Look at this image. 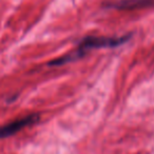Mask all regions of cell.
I'll return each instance as SVG.
<instances>
[{"instance_id":"cell-3","label":"cell","mask_w":154,"mask_h":154,"mask_svg":"<svg viewBox=\"0 0 154 154\" xmlns=\"http://www.w3.org/2000/svg\"><path fill=\"white\" fill-rule=\"evenodd\" d=\"M148 0H122L115 3L108 5V7L114 8L118 10H130V9H136V8H141L148 5Z\"/></svg>"},{"instance_id":"cell-2","label":"cell","mask_w":154,"mask_h":154,"mask_svg":"<svg viewBox=\"0 0 154 154\" xmlns=\"http://www.w3.org/2000/svg\"><path fill=\"white\" fill-rule=\"evenodd\" d=\"M38 120V114H31V115L24 116V117H21L19 119H16L14 122H10V124L0 127V138L12 136V135L19 132L20 130H22L23 128H26V127L31 126V125L36 124Z\"/></svg>"},{"instance_id":"cell-1","label":"cell","mask_w":154,"mask_h":154,"mask_svg":"<svg viewBox=\"0 0 154 154\" xmlns=\"http://www.w3.org/2000/svg\"><path fill=\"white\" fill-rule=\"evenodd\" d=\"M130 36L122 37H96L88 36L85 37L78 45L77 50L74 52L76 59L84 57L86 53L91 49H100V48H115L125 43Z\"/></svg>"}]
</instances>
